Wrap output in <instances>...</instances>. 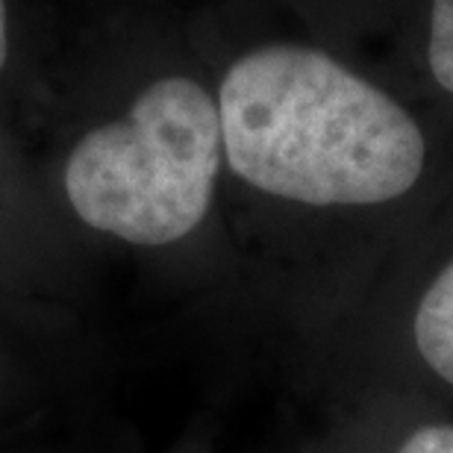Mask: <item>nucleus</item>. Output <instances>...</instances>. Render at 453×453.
<instances>
[{"mask_svg":"<svg viewBox=\"0 0 453 453\" xmlns=\"http://www.w3.org/2000/svg\"><path fill=\"white\" fill-rule=\"evenodd\" d=\"M224 159L288 203L336 210L410 195L427 168L418 121L357 71L303 44H265L221 80Z\"/></svg>","mask_w":453,"mask_h":453,"instance_id":"f257e3e1","label":"nucleus"},{"mask_svg":"<svg viewBox=\"0 0 453 453\" xmlns=\"http://www.w3.org/2000/svg\"><path fill=\"white\" fill-rule=\"evenodd\" d=\"M224 159L221 115L192 77H162L130 112L86 133L65 165L77 219L121 242L159 248L206 219Z\"/></svg>","mask_w":453,"mask_h":453,"instance_id":"f03ea898","label":"nucleus"},{"mask_svg":"<svg viewBox=\"0 0 453 453\" xmlns=\"http://www.w3.org/2000/svg\"><path fill=\"white\" fill-rule=\"evenodd\" d=\"M412 342L424 365L453 386V259L430 280L415 306Z\"/></svg>","mask_w":453,"mask_h":453,"instance_id":"7ed1b4c3","label":"nucleus"},{"mask_svg":"<svg viewBox=\"0 0 453 453\" xmlns=\"http://www.w3.org/2000/svg\"><path fill=\"white\" fill-rule=\"evenodd\" d=\"M427 68L439 88L453 95V0H430Z\"/></svg>","mask_w":453,"mask_h":453,"instance_id":"20e7f679","label":"nucleus"},{"mask_svg":"<svg viewBox=\"0 0 453 453\" xmlns=\"http://www.w3.org/2000/svg\"><path fill=\"white\" fill-rule=\"evenodd\" d=\"M397 453H453V424H424L401 441Z\"/></svg>","mask_w":453,"mask_h":453,"instance_id":"39448f33","label":"nucleus"},{"mask_svg":"<svg viewBox=\"0 0 453 453\" xmlns=\"http://www.w3.org/2000/svg\"><path fill=\"white\" fill-rule=\"evenodd\" d=\"M6 4L0 0V68L6 65Z\"/></svg>","mask_w":453,"mask_h":453,"instance_id":"423d86ee","label":"nucleus"}]
</instances>
